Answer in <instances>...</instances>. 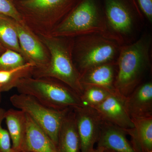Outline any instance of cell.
<instances>
[{
  "label": "cell",
  "instance_id": "cell-4",
  "mask_svg": "<svg viewBox=\"0 0 152 152\" xmlns=\"http://www.w3.org/2000/svg\"><path fill=\"white\" fill-rule=\"evenodd\" d=\"M48 34L64 38L77 37L94 34L110 36L105 19L101 13L96 0H80Z\"/></svg>",
  "mask_w": 152,
  "mask_h": 152
},
{
  "label": "cell",
  "instance_id": "cell-2",
  "mask_svg": "<svg viewBox=\"0 0 152 152\" xmlns=\"http://www.w3.org/2000/svg\"><path fill=\"white\" fill-rule=\"evenodd\" d=\"M151 42V37L146 35L121 48L115 87L117 94L124 99L140 85L150 66Z\"/></svg>",
  "mask_w": 152,
  "mask_h": 152
},
{
  "label": "cell",
  "instance_id": "cell-9",
  "mask_svg": "<svg viewBox=\"0 0 152 152\" xmlns=\"http://www.w3.org/2000/svg\"><path fill=\"white\" fill-rule=\"evenodd\" d=\"M105 15L109 35L120 43V37L130 34L133 30L130 10L123 0H105Z\"/></svg>",
  "mask_w": 152,
  "mask_h": 152
},
{
  "label": "cell",
  "instance_id": "cell-11",
  "mask_svg": "<svg viewBox=\"0 0 152 152\" xmlns=\"http://www.w3.org/2000/svg\"><path fill=\"white\" fill-rule=\"evenodd\" d=\"M124 99L118 94H111L101 103L91 108L104 121L124 130L134 127V124L124 104Z\"/></svg>",
  "mask_w": 152,
  "mask_h": 152
},
{
  "label": "cell",
  "instance_id": "cell-10",
  "mask_svg": "<svg viewBox=\"0 0 152 152\" xmlns=\"http://www.w3.org/2000/svg\"><path fill=\"white\" fill-rule=\"evenodd\" d=\"M10 21L16 31L20 46L26 61L34 64L35 66L34 69L46 65L50 61V55L39 37L26 24L20 23L11 18Z\"/></svg>",
  "mask_w": 152,
  "mask_h": 152
},
{
  "label": "cell",
  "instance_id": "cell-12",
  "mask_svg": "<svg viewBox=\"0 0 152 152\" xmlns=\"http://www.w3.org/2000/svg\"><path fill=\"white\" fill-rule=\"evenodd\" d=\"M124 104L132 119L152 117V82L139 85L125 99Z\"/></svg>",
  "mask_w": 152,
  "mask_h": 152
},
{
  "label": "cell",
  "instance_id": "cell-20",
  "mask_svg": "<svg viewBox=\"0 0 152 152\" xmlns=\"http://www.w3.org/2000/svg\"><path fill=\"white\" fill-rule=\"evenodd\" d=\"M0 43L6 49H10L18 52L24 57L19 43L18 35L11 23L10 18L1 15H0Z\"/></svg>",
  "mask_w": 152,
  "mask_h": 152
},
{
  "label": "cell",
  "instance_id": "cell-19",
  "mask_svg": "<svg viewBox=\"0 0 152 152\" xmlns=\"http://www.w3.org/2000/svg\"><path fill=\"white\" fill-rule=\"evenodd\" d=\"M34 68L35 66L34 64L27 62L12 69L0 71V92L8 91L15 88L19 80L23 77L31 76Z\"/></svg>",
  "mask_w": 152,
  "mask_h": 152
},
{
  "label": "cell",
  "instance_id": "cell-29",
  "mask_svg": "<svg viewBox=\"0 0 152 152\" xmlns=\"http://www.w3.org/2000/svg\"><path fill=\"white\" fill-rule=\"evenodd\" d=\"M25 152V151H23V152Z\"/></svg>",
  "mask_w": 152,
  "mask_h": 152
},
{
  "label": "cell",
  "instance_id": "cell-6",
  "mask_svg": "<svg viewBox=\"0 0 152 152\" xmlns=\"http://www.w3.org/2000/svg\"><path fill=\"white\" fill-rule=\"evenodd\" d=\"M80 0H14L26 24L51 31L75 7Z\"/></svg>",
  "mask_w": 152,
  "mask_h": 152
},
{
  "label": "cell",
  "instance_id": "cell-17",
  "mask_svg": "<svg viewBox=\"0 0 152 152\" xmlns=\"http://www.w3.org/2000/svg\"><path fill=\"white\" fill-rule=\"evenodd\" d=\"M57 147L59 152H81L80 140L73 110L68 112L63 120Z\"/></svg>",
  "mask_w": 152,
  "mask_h": 152
},
{
  "label": "cell",
  "instance_id": "cell-15",
  "mask_svg": "<svg viewBox=\"0 0 152 152\" xmlns=\"http://www.w3.org/2000/svg\"><path fill=\"white\" fill-rule=\"evenodd\" d=\"M26 115V134L22 152H59L56 145L48 134L29 116Z\"/></svg>",
  "mask_w": 152,
  "mask_h": 152
},
{
  "label": "cell",
  "instance_id": "cell-8",
  "mask_svg": "<svg viewBox=\"0 0 152 152\" xmlns=\"http://www.w3.org/2000/svg\"><path fill=\"white\" fill-rule=\"evenodd\" d=\"M73 110L80 140L81 152H91L97 142L103 121L90 107L81 106Z\"/></svg>",
  "mask_w": 152,
  "mask_h": 152
},
{
  "label": "cell",
  "instance_id": "cell-16",
  "mask_svg": "<svg viewBox=\"0 0 152 152\" xmlns=\"http://www.w3.org/2000/svg\"><path fill=\"white\" fill-rule=\"evenodd\" d=\"M4 119L15 152L23 151L26 134V115L18 109L6 111Z\"/></svg>",
  "mask_w": 152,
  "mask_h": 152
},
{
  "label": "cell",
  "instance_id": "cell-30",
  "mask_svg": "<svg viewBox=\"0 0 152 152\" xmlns=\"http://www.w3.org/2000/svg\"><path fill=\"white\" fill-rule=\"evenodd\" d=\"M0 90H1V86H0Z\"/></svg>",
  "mask_w": 152,
  "mask_h": 152
},
{
  "label": "cell",
  "instance_id": "cell-22",
  "mask_svg": "<svg viewBox=\"0 0 152 152\" xmlns=\"http://www.w3.org/2000/svg\"><path fill=\"white\" fill-rule=\"evenodd\" d=\"M26 62H27L21 54L7 49L0 55V71L12 69Z\"/></svg>",
  "mask_w": 152,
  "mask_h": 152
},
{
  "label": "cell",
  "instance_id": "cell-18",
  "mask_svg": "<svg viewBox=\"0 0 152 152\" xmlns=\"http://www.w3.org/2000/svg\"><path fill=\"white\" fill-rule=\"evenodd\" d=\"M134 127L124 130L137 152H152V116L132 119Z\"/></svg>",
  "mask_w": 152,
  "mask_h": 152
},
{
  "label": "cell",
  "instance_id": "cell-27",
  "mask_svg": "<svg viewBox=\"0 0 152 152\" xmlns=\"http://www.w3.org/2000/svg\"><path fill=\"white\" fill-rule=\"evenodd\" d=\"M6 50V49L0 43V55L2 54Z\"/></svg>",
  "mask_w": 152,
  "mask_h": 152
},
{
  "label": "cell",
  "instance_id": "cell-24",
  "mask_svg": "<svg viewBox=\"0 0 152 152\" xmlns=\"http://www.w3.org/2000/svg\"><path fill=\"white\" fill-rule=\"evenodd\" d=\"M6 110L0 107V152H15L12 148L10 137L7 130L2 126Z\"/></svg>",
  "mask_w": 152,
  "mask_h": 152
},
{
  "label": "cell",
  "instance_id": "cell-5",
  "mask_svg": "<svg viewBox=\"0 0 152 152\" xmlns=\"http://www.w3.org/2000/svg\"><path fill=\"white\" fill-rule=\"evenodd\" d=\"M121 48L119 43L108 35L94 34L77 37L73 47L74 64L80 74L95 66L116 63Z\"/></svg>",
  "mask_w": 152,
  "mask_h": 152
},
{
  "label": "cell",
  "instance_id": "cell-14",
  "mask_svg": "<svg viewBox=\"0 0 152 152\" xmlns=\"http://www.w3.org/2000/svg\"><path fill=\"white\" fill-rule=\"evenodd\" d=\"M122 129L103 121L97 147L114 152H137Z\"/></svg>",
  "mask_w": 152,
  "mask_h": 152
},
{
  "label": "cell",
  "instance_id": "cell-25",
  "mask_svg": "<svg viewBox=\"0 0 152 152\" xmlns=\"http://www.w3.org/2000/svg\"><path fill=\"white\" fill-rule=\"evenodd\" d=\"M142 12L150 22L152 21V0H137Z\"/></svg>",
  "mask_w": 152,
  "mask_h": 152
},
{
  "label": "cell",
  "instance_id": "cell-21",
  "mask_svg": "<svg viewBox=\"0 0 152 152\" xmlns=\"http://www.w3.org/2000/svg\"><path fill=\"white\" fill-rule=\"evenodd\" d=\"M83 93L80 97L82 105L84 107H92L97 105L112 94L99 87L83 86Z\"/></svg>",
  "mask_w": 152,
  "mask_h": 152
},
{
  "label": "cell",
  "instance_id": "cell-1",
  "mask_svg": "<svg viewBox=\"0 0 152 152\" xmlns=\"http://www.w3.org/2000/svg\"><path fill=\"white\" fill-rule=\"evenodd\" d=\"M39 34L38 37L48 52L50 61L43 67L34 68L31 76L56 79L80 96L83 88L80 82V74L73 59L74 42L67 38L53 37L48 34Z\"/></svg>",
  "mask_w": 152,
  "mask_h": 152
},
{
  "label": "cell",
  "instance_id": "cell-23",
  "mask_svg": "<svg viewBox=\"0 0 152 152\" xmlns=\"http://www.w3.org/2000/svg\"><path fill=\"white\" fill-rule=\"evenodd\" d=\"M0 15L9 17L23 24H26L16 7L14 0H0Z\"/></svg>",
  "mask_w": 152,
  "mask_h": 152
},
{
  "label": "cell",
  "instance_id": "cell-7",
  "mask_svg": "<svg viewBox=\"0 0 152 152\" xmlns=\"http://www.w3.org/2000/svg\"><path fill=\"white\" fill-rule=\"evenodd\" d=\"M10 101L14 107L29 116L57 145L63 120L72 109L58 110L52 109L31 96L19 93L11 96Z\"/></svg>",
  "mask_w": 152,
  "mask_h": 152
},
{
  "label": "cell",
  "instance_id": "cell-28",
  "mask_svg": "<svg viewBox=\"0 0 152 152\" xmlns=\"http://www.w3.org/2000/svg\"><path fill=\"white\" fill-rule=\"evenodd\" d=\"M104 152H114L112 151H110V150H105L104 149Z\"/></svg>",
  "mask_w": 152,
  "mask_h": 152
},
{
  "label": "cell",
  "instance_id": "cell-26",
  "mask_svg": "<svg viewBox=\"0 0 152 152\" xmlns=\"http://www.w3.org/2000/svg\"><path fill=\"white\" fill-rule=\"evenodd\" d=\"M104 149L102 147H97L96 148H94L91 152H104Z\"/></svg>",
  "mask_w": 152,
  "mask_h": 152
},
{
  "label": "cell",
  "instance_id": "cell-13",
  "mask_svg": "<svg viewBox=\"0 0 152 152\" xmlns=\"http://www.w3.org/2000/svg\"><path fill=\"white\" fill-rule=\"evenodd\" d=\"M116 63L103 64L93 67L80 74L82 86H95L102 88L113 94H117L115 87Z\"/></svg>",
  "mask_w": 152,
  "mask_h": 152
},
{
  "label": "cell",
  "instance_id": "cell-3",
  "mask_svg": "<svg viewBox=\"0 0 152 152\" xmlns=\"http://www.w3.org/2000/svg\"><path fill=\"white\" fill-rule=\"evenodd\" d=\"M15 88L19 94L29 95L42 104L58 110L83 106L80 96L56 79L26 76L19 80Z\"/></svg>",
  "mask_w": 152,
  "mask_h": 152
}]
</instances>
